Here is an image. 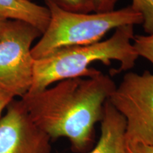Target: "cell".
<instances>
[{
    "mask_svg": "<svg viewBox=\"0 0 153 153\" xmlns=\"http://www.w3.org/2000/svg\"><path fill=\"white\" fill-rule=\"evenodd\" d=\"M116 85L100 74L58 82L20 99L34 123L51 140L65 137L74 153H86L96 143L95 127Z\"/></svg>",
    "mask_w": 153,
    "mask_h": 153,
    "instance_id": "6da1fadb",
    "label": "cell"
},
{
    "mask_svg": "<svg viewBox=\"0 0 153 153\" xmlns=\"http://www.w3.org/2000/svg\"><path fill=\"white\" fill-rule=\"evenodd\" d=\"M41 35L30 24L14 20H9L0 33V89L14 98L21 99L31 87L34 65L31 50Z\"/></svg>",
    "mask_w": 153,
    "mask_h": 153,
    "instance_id": "277c9868",
    "label": "cell"
},
{
    "mask_svg": "<svg viewBox=\"0 0 153 153\" xmlns=\"http://www.w3.org/2000/svg\"><path fill=\"white\" fill-rule=\"evenodd\" d=\"M8 21L9 20H7V19L4 18V17L0 16V33H1V32L2 31V30L4 29V28L6 24H7V22H8Z\"/></svg>",
    "mask_w": 153,
    "mask_h": 153,
    "instance_id": "9a60e30c",
    "label": "cell"
},
{
    "mask_svg": "<svg viewBox=\"0 0 153 153\" xmlns=\"http://www.w3.org/2000/svg\"><path fill=\"white\" fill-rule=\"evenodd\" d=\"M51 139L34 123L21 99L0 117V153H53Z\"/></svg>",
    "mask_w": 153,
    "mask_h": 153,
    "instance_id": "8992f818",
    "label": "cell"
},
{
    "mask_svg": "<svg viewBox=\"0 0 153 153\" xmlns=\"http://www.w3.org/2000/svg\"><path fill=\"white\" fill-rule=\"evenodd\" d=\"M45 4L50 12V21L32 48L34 60L65 48L97 43L111 30L143 22L142 17L131 5L108 12L83 14L63 10L51 0H45Z\"/></svg>",
    "mask_w": 153,
    "mask_h": 153,
    "instance_id": "3957f363",
    "label": "cell"
},
{
    "mask_svg": "<svg viewBox=\"0 0 153 153\" xmlns=\"http://www.w3.org/2000/svg\"><path fill=\"white\" fill-rule=\"evenodd\" d=\"M108 101L126 120V142L153 145V73L127 72Z\"/></svg>",
    "mask_w": 153,
    "mask_h": 153,
    "instance_id": "5b68a950",
    "label": "cell"
},
{
    "mask_svg": "<svg viewBox=\"0 0 153 153\" xmlns=\"http://www.w3.org/2000/svg\"><path fill=\"white\" fill-rule=\"evenodd\" d=\"M14 99V97L10 93L0 89V117H1V114L3 111L7 108V106Z\"/></svg>",
    "mask_w": 153,
    "mask_h": 153,
    "instance_id": "5bb4252c",
    "label": "cell"
},
{
    "mask_svg": "<svg viewBox=\"0 0 153 153\" xmlns=\"http://www.w3.org/2000/svg\"><path fill=\"white\" fill-rule=\"evenodd\" d=\"M131 7L140 15L147 35L153 33V0H132Z\"/></svg>",
    "mask_w": 153,
    "mask_h": 153,
    "instance_id": "9c48e42d",
    "label": "cell"
},
{
    "mask_svg": "<svg viewBox=\"0 0 153 153\" xmlns=\"http://www.w3.org/2000/svg\"><path fill=\"white\" fill-rule=\"evenodd\" d=\"M134 36V26L128 25L116 28L106 40L65 48L34 60L33 82L28 93L43 90L65 79L97 75L101 72L90 67L95 62L110 66L116 60L120 67L113 74L128 71L139 57L133 44Z\"/></svg>",
    "mask_w": 153,
    "mask_h": 153,
    "instance_id": "7a4b0ae2",
    "label": "cell"
},
{
    "mask_svg": "<svg viewBox=\"0 0 153 153\" xmlns=\"http://www.w3.org/2000/svg\"><path fill=\"white\" fill-rule=\"evenodd\" d=\"M100 124L98 141L86 153H126V120L108 100Z\"/></svg>",
    "mask_w": 153,
    "mask_h": 153,
    "instance_id": "52a82bcc",
    "label": "cell"
},
{
    "mask_svg": "<svg viewBox=\"0 0 153 153\" xmlns=\"http://www.w3.org/2000/svg\"><path fill=\"white\" fill-rule=\"evenodd\" d=\"M133 44L138 56L144 57L153 65V33L135 35Z\"/></svg>",
    "mask_w": 153,
    "mask_h": 153,
    "instance_id": "30bf717a",
    "label": "cell"
},
{
    "mask_svg": "<svg viewBox=\"0 0 153 153\" xmlns=\"http://www.w3.org/2000/svg\"><path fill=\"white\" fill-rule=\"evenodd\" d=\"M126 153H153V145L126 142Z\"/></svg>",
    "mask_w": 153,
    "mask_h": 153,
    "instance_id": "4fadbf2b",
    "label": "cell"
},
{
    "mask_svg": "<svg viewBox=\"0 0 153 153\" xmlns=\"http://www.w3.org/2000/svg\"><path fill=\"white\" fill-rule=\"evenodd\" d=\"M28 1H33V0H28Z\"/></svg>",
    "mask_w": 153,
    "mask_h": 153,
    "instance_id": "2e32d148",
    "label": "cell"
},
{
    "mask_svg": "<svg viewBox=\"0 0 153 153\" xmlns=\"http://www.w3.org/2000/svg\"><path fill=\"white\" fill-rule=\"evenodd\" d=\"M0 16L7 20L27 23L42 33L50 21V12L46 6L28 0H0Z\"/></svg>",
    "mask_w": 153,
    "mask_h": 153,
    "instance_id": "ba28073f",
    "label": "cell"
},
{
    "mask_svg": "<svg viewBox=\"0 0 153 153\" xmlns=\"http://www.w3.org/2000/svg\"><path fill=\"white\" fill-rule=\"evenodd\" d=\"M118 0H93L94 12H108L115 9Z\"/></svg>",
    "mask_w": 153,
    "mask_h": 153,
    "instance_id": "7c38bea8",
    "label": "cell"
},
{
    "mask_svg": "<svg viewBox=\"0 0 153 153\" xmlns=\"http://www.w3.org/2000/svg\"><path fill=\"white\" fill-rule=\"evenodd\" d=\"M60 9L75 13L94 12L93 0H51Z\"/></svg>",
    "mask_w": 153,
    "mask_h": 153,
    "instance_id": "8fae6325",
    "label": "cell"
}]
</instances>
